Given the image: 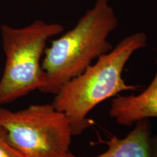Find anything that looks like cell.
Masks as SVG:
<instances>
[{
	"label": "cell",
	"mask_w": 157,
	"mask_h": 157,
	"mask_svg": "<svg viewBox=\"0 0 157 157\" xmlns=\"http://www.w3.org/2000/svg\"><path fill=\"white\" fill-rule=\"evenodd\" d=\"M147 42L148 37L143 32L126 36L55 95L52 104L68 118L73 136L80 135L93 124L88 115L102 102L122 92L137 91L142 87L127 84L122 74L132 55L146 48Z\"/></svg>",
	"instance_id": "cell-1"
},
{
	"label": "cell",
	"mask_w": 157,
	"mask_h": 157,
	"mask_svg": "<svg viewBox=\"0 0 157 157\" xmlns=\"http://www.w3.org/2000/svg\"><path fill=\"white\" fill-rule=\"evenodd\" d=\"M119 24L109 0H96L75 26L45 49L42 67L46 83L39 90L56 94L71 78L83 73L93 60L113 49L110 34Z\"/></svg>",
	"instance_id": "cell-2"
},
{
	"label": "cell",
	"mask_w": 157,
	"mask_h": 157,
	"mask_svg": "<svg viewBox=\"0 0 157 157\" xmlns=\"http://www.w3.org/2000/svg\"><path fill=\"white\" fill-rule=\"evenodd\" d=\"M64 30L58 23L36 20L26 26H1L5 63L0 79V105L12 103L46 83L42 67L48 39Z\"/></svg>",
	"instance_id": "cell-3"
},
{
	"label": "cell",
	"mask_w": 157,
	"mask_h": 157,
	"mask_svg": "<svg viewBox=\"0 0 157 157\" xmlns=\"http://www.w3.org/2000/svg\"><path fill=\"white\" fill-rule=\"evenodd\" d=\"M0 133L25 157H65L73 137L68 118L52 103L16 111L0 107Z\"/></svg>",
	"instance_id": "cell-4"
},
{
	"label": "cell",
	"mask_w": 157,
	"mask_h": 157,
	"mask_svg": "<svg viewBox=\"0 0 157 157\" xmlns=\"http://www.w3.org/2000/svg\"><path fill=\"white\" fill-rule=\"evenodd\" d=\"M109 115L118 124L124 127H132L138 121L157 117V71L148 87L139 95L119 94L113 98Z\"/></svg>",
	"instance_id": "cell-5"
},
{
	"label": "cell",
	"mask_w": 157,
	"mask_h": 157,
	"mask_svg": "<svg viewBox=\"0 0 157 157\" xmlns=\"http://www.w3.org/2000/svg\"><path fill=\"white\" fill-rule=\"evenodd\" d=\"M150 119L137 121L132 130L123 138L113 136L107 141L105 152L95 157H155L151 143ZM65 157H78L68 152Z\"/></svg>",
	"instance_id": "cell-6"
},
{
	"label": "cell",
	"mask_w": 157,
	"mask_h": 157,
	"mask_svg": "<svg viewBox=\"0 0 157 157\" xmlns=\"http://www.w3.org/2000/svg\"><path fill=\"white\" fill-rule=\"evenodd\" d=\"M0 157H25L13 148L0 133Z\"/></svg>",
	"instance_id": "cell-7"
},
{
	"label": "cell",
	"mask_w": 157,
	"mask_h": 157,
	"mask_svg": "<svg viewBox=\"0 0 157 157\" xmlns=\"http://www.w3.org/2000/svg\"><path fill=\"white\" fill-rule=\"evenodd\" d=\"M151 143H152V148L155 157H157V135L151 138Z\"/></svg>",
	"instance_id": "cell-8"
}]
</instances>
